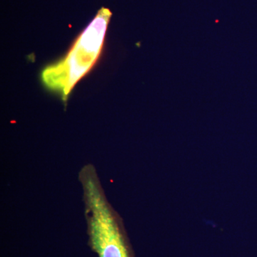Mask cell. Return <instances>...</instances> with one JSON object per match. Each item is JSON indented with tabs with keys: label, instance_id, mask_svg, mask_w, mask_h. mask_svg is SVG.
Returning <instances> with one entry per match:
<instances>
[{
	"label": "cell",
	"instance_id": "cell-1",
	"mask_svg": "<svg viewBox=\"0 0 257 257\" xmlns=\"http://www.w3.org/2000/svg\"><path fill=\"white\" fill-rule=\"evenodd\" d=\"M111 16L109 8L102 7L98 10L65 57L42 71L41 78L45 87L60 95L64 101L99 58Z\"/></svg>",
	"mask_w": 257,
	"mask_h": 257
},
{
	"label": "cell",
	"instance_id": "cell-2",
	"mask_svg": "<svg viewBox=\"0 0 257 257\" xmlns=\"http://www.w3.org/2000/svg\"><path fill=\"white\" fill-rule=\"evenodd\" d=\"M79 179L93 251L97 257H130L117 216L106 199L95 167L84 165L79 172Z\"/></svg>",
	"mask_w": 257,
	"mask_h": 257
}]
</instances>
